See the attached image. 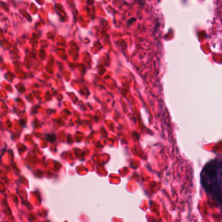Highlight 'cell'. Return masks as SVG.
I'll return each instance as SVG.
<instances>
[{
  "label": "cell",
  "instance_id": "cell-1",
  "mask_svg": "<svg viewBox=\"0 0 222 222\" xmlns=\"http://www.w3.org/2000/svg\"><path fill=\"white\" fill-rule=\"evenodd\" d=\"M221 184V164L218 162H211L206 165L202 173V184L208 193L220 203Z\"/></svg>",
  "mask_w": 222,
  "mask_h": 222
}]
</instances>
